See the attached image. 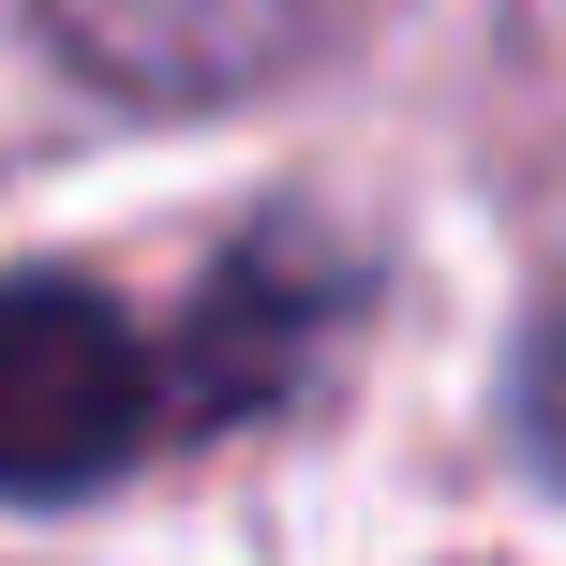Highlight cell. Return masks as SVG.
I'll use <instances>...</instances> for the list:
<instances>
[{"label": "cell", "mask_w": 566, "mask_h": 566, "mask_svg": "<svg viewBox=\"0 0 566 566\" xmlns=\"http://www.w3.org/2000/svg\"><path fill=\"white\" fill-rule=\"evenodd\" d=\"M30 30L119 105H224L298 60V0H30Z\"/></svg>", "instance_id": "3"}, {"label": "cell", "mask_w": 566, "mask_h": 566, "mask_svg": "<svg viewBox=\"0 0 566 566\" xmlns=\"http://www.w3.org/2000/svg\"><path fill=\"white\" fill-rule=\"evenodd\" d=\"M149 432H179L165 343L105 283L15 269L0 283V492H30V507L45 492H105Z\"/></svg>", "instance_id": "1"}, {"label": "cell", "mask_w": 566, "mask_h": 566, "mask_svg": "<svg viewBox=\"0 0 566 566\" xmlns=\"http://www.w3.org/2000/svg\"><path fill=\"white\" fill-rule=\"evenodd\" d=\"M343 313H358V269H343L313 224H254V239L224 254V283L195 298V328L165 343L179 432H209V418H269V402L313 373V343H328Z\"/></svg>", "instance_id": "2"}]
</instances>
